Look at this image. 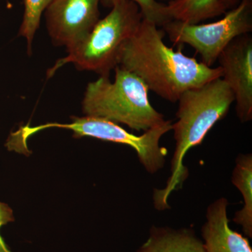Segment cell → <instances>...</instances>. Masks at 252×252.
I'll list each match as a JSON object with an SVG mask.
<instances>
[{
  "label": "cell",
  "mask_w": 252,
  "mask_h": 252,
  "mask_svg": "<svg viewBox=\"0 0 252 252\" xmlns=\"http://www.w3.org/2000/svg\"><path fill=\"white\" fill-rule=\"evenodd\" d=\"M176 117L172 124L175 149L171 161V175L165 189L157 191L154 196L159 210L167 206V199L171 192L183 185L188 177L184 158L189 149L200 145L209 131L226 116L235 95L221 77L209 81L199 87L185 91L178 99Z\"/></svg>",
  "instance_id": "cell-2"
},
{
  "label": "cell",
  "mask_w": 252,
  "mask_h": 252,
  "mask_svg": "<svg viewBox=\"0 0 252 252\" xmlns=\"http://www.w3.org/2000/svg\"><path fill=\"white\" fill-rule=\"evenodd\" d=\"M225 10L232 9L240 4L241 0H218Z\"/></svg>",
  "instance_id": "cell-16"
},
{
  "label": "cell",
  "mask_w": 252,
  "mask_h": 252,
  "mask_svg": "<svg viewBox=\"0 0 252 252\" xmlns=\"http://www.w3.org/2000/svg\"><path fill=\"white\" fill-rule=\"evenodd\" d=\"M224 14L220 21L207 24L172 20L162 28L170 41L191 46L201 56L202 63L212 67L230 41L252 32V0H241Z\"/></svg>",
  "instance_id": "cell-6"
},
{
  "label": "cell",
  "mask_w": 252,
  "mask_h": 252,
  "mask_svg": "<svg viewBox=\"0 0 252 252\" xmlns=\"http://www.w3.org/2000/svg\"><path fill=\"white\" fill-rule=\"evenodd\" d=\"M158 1H160V2H162V1H167V3L171 2V1H177V0H157Z\"/></svg>",
  "instance_id": "cell-18"
},
{
  "label": "cell",
  "mask_w": 252,
  "mask_h": 252,
  "mask_svg": "<svg viewBox=\"0 0 252 252\" xmlns=\"http://www.w3.org/2000/svg\"><path fill=\"white\" fill-rule=\"evenodd\" d=\"M167 5L172 20L190 24H198L226 12L218 0H177Z\"/></svg>",
  "instance_id": "cell-12"
},
{
  "label": "cell",
  "mask_w": 252,
  "mask_h": 252,
  "mask_svg": "<svg viewBox=\"0 0 252 252\" xmlns=\"http://www.w3.org/2000/svg\"><path fill=\"white\" fill-rule=\"evenodd\" d=\"M52 0H24V14L18 35L27 39L28 54L31 55L32 43L39 27L41 15Z\"/></svg>",
  "instance_id": "cell-13"
},
{
  "label": "cell",
  "mask_w": 252,
  "mask_h": 252,
  "mask_svg": "<svg viewBox=\"0 0 252 252\" xmlns=\"http://www.w3.org/2000/svg\"><path fill=\"white\" fill-rule=\"evenodd\" d=\"M0 252H11L0 235Z\"/></svg>",
  "instance_id": "cell-17"
},
{
  "label": "cell",
  "mask_w": 252,
  "mask_h": 252,
  "mask_svg": "<svg viewBox=\"0 0 252 252\" xmlns=\"http://www.w3.org/2000/svg\"><path fill=\"white\" fill-rule=\"evenodd\" d=\"M120 0H99V4L104 7L112 8ZM140 7L144 19L162 28L167 23L172 21L167 4L157 0H132Z\"/></svg>",
  "instance_id": "cell-14"
},
{
  "label": "cell",
  "mask_w": 252,
  "mask_h": 252,
  "mask_svg": "<svg viewBox=\"0 0 252 252\" xmlns=\"http://www.w3.org/2000/svg\"><path fill=\"white\" fill-rule=\"evenodd\" d=\"M222 79L235 95L236 114L242 123L252 119V37L250 34L235 37L218 59Z\"/></svg>",
  "instance_id": "cell-8"
},
{
  "label": "cell",
  "mask_w": 252,
  "mask_h": 252,
  "mask_svg": "<svg viewBox=\"0 0 252 252\" xmlns=\"http://www.w3.org/2000/svg\"><path fill=\"white\" fill-rule=\"evenodd\" d=\"M111 9L84 40L67 49V56L58 60L50 68L48 78L67 63H72L79 70L92 71L99 77H109L119 65L123 46L143 20L140 7L132 0H120Z\"/></svg>",
  "instance_id": "cell-4"
},
{
  "label": "cell",
  "mask_w": 252,
  "mask_h": 252,
  "mask_svg": "<svg viewBox=\"0 0 252 252\" xmlns=\"http://www.w3.org/2000/svg\"><path fill=\"white\" fill-rule=\"evenodd\" d=\"M99 0H52L46 8V27L55 45L71 49L99 21Z\"/></svg>",
  "instance_id": "cell-7"
},
{
  "label": "cell",
  "mask_w": 252,
  "mask_h": 252,
  "mask_svg": "<svg viewBox=\"0 0 252 252\" xmlns=\"http://www.w3.org/2000/svg\"><path fill=\"white\" fill-rule=\"evenodd\" d=\"M70 124L49 123L37 126L27 125L20 127L9 137L11 144L18 150H27V140L32 135L45 129L58 127L72 130L74 137H91L98 140L125 144L132 147L147 172L154 174L162 168L167 150L160 145L162 136L172 130V121H165L161 125L135 135L127 132L117 123L101 118L72 117Z\"/></svg>",
  "instance_id": "cell-5"
},
{
  "label": "cell",
  "mask_w": 252,
  "mask_h": 252,
  "mask_svg": "<svg viewBox=\"0 0 252 252\" xmlns=\"http://www.w3.org/2000/svg\"><path fill=\"white\" fill-rule=\"evenodd\" d=\"M232 182L243 195L244 206L235 213L233 221L241 225L245 235L252 237V156L240 154L232 175Z\"/></svg>",
  "instance_id": "cell-11"
},
{
  "label": "cell",
  "mask_w": 252,
  "mask_h": 252,
  "mask_svg": "<svg viewBox=\"0 0 252 252\" xmlns=\"http://www.w3.org/2000/svg\"><path fill=\"white\" fill-rule=\"evenodd\" d=\"M137 252H207L203 242L189 228L153 226Z\"/></svg>",
  "instance_id": "cell-10"
},
{
  "label": "cell",
  "mask_w": 252,
  "mask_h": 252,
  "mask_svg": "<svg viewBox=\"0 0 252 252\" xmlns=\"http://www.w3.org/2000/svg\"><path fill=\"white\" fill-rule=\"evenodd\" d=\"M14 220L13 211L6 204L0 202V228Z\"/></svg>",
  "instance_id": "cell-15"
},
{
  "label": "cell",
  "mask_w": 252,
  "mask_h": 252,
  "mask_svg": "<svg viewBox=\"0 0 252 252\" xmlns=\"http://www.w3.org/2000/svg\"><path fill=\"white\" fill-rule=\"evenodd\" d=\"M228 202L220 198L208 207L207 220L202 228L207 252H252L246 237L232 230L227 216Z\"/></svg>",
  "instance_id": "cell-9"
},
{
  "label": "cell",
  "mask_w": 252,
  "mask_h": 252,
  "mask_svg": "<svg viewBox=\"0 0 252 252\" xmlns=\"http://www.w3.org/2000/svg\"><path fill=\"white\" fill-rule=\"evenodd\" d=\"M114 70V82L109 77H99L88 84L82 101L84 114L144 132L164 124L166 120L151 104L142 79L120 66Z\"/></svg>",
  "instance_id": "cell-3"
},
{
  "label": "cell",
  "mask_w": 252,
  "mask_h": 252,
  "mask_svg": "<svg viewBox=\"0 0 252 252\" xmlns=\"http://www.w3.org/2000/svg\"><path fill=\"white\" fill-rule=\"evenodd\" d=\"M162 28L142 20L140 27L123 46L119 65L134 73L149 91L170 102H178L185 91L222 77V69L210 67L181 49L164 43Z\"/></svg>",
  "instance_id": "cell-1"
}]
</instances>
